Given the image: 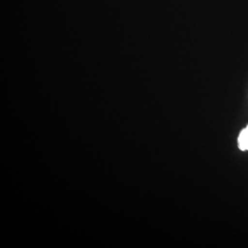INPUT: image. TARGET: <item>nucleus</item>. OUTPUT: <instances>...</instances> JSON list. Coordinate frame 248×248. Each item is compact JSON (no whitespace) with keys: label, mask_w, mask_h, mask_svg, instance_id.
<instances>
[{"label":"nucleus","mask_w":248,"mask_h":248,"mask_svg":"<svg viewBox=\"0 0 248 248\" xmlns=\"http://www.w3.org/2000/svg\"><path fill=\"white\" fill-rule=\"evenodd\" d=\"M237 143L238 148L241 151H248V125L240 132Z\"/></svg>","instance_id":"1"}]
</instances>
